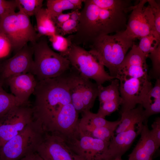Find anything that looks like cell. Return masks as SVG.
<instances>
[{
	"mask_svg": "<svg viewBox=\"0 0 160 160\" xmlns=\"http://www.w3.org/2000/svg\"><path fill=\"white\" fill-rule=\"evenodd\" d=\"M33 94V119L44 130L62 107L71 103L67 72L56 77L37 81Z\"/></svg>",
	"mask_w": 160,
	"mask_h": 160,
	"instance_id": "6da1fadb",
	"label": "cell"
},
{
	"mask_svg": "<svg viewBox=\"0 0 160 160\" xmlns=\"http://www.w3.org/2000/svg\"><path fill=\"white\" fill-rule=\"evenodd\" d=\"M135 40L124 36L121 32L100 36L89 46V51L109 70L116 79L119 69Z\"/></svg>",
	"mask_w": 160,
	"mask_h": 160,
	"instance_id": "7a4b0ae2",
	"label": "cell"
},
{
	"mask_svg": "<svg viewBox=\"0 0 160 160\" xmlns=\"http://www.w3.org/2000/svg\"><path fill=\"white\" fill-rule=\"evenodd\" d=\"M32 73L37 81L59 76L71 69L69 60L49 46L47 39L42 37L33 44Z\"/></svg>",
	"mask_w": 160,
	"mask_h": 160,
	"instance_id": "3957f363",
	"label": "cell"
},
{
	"mask_svg": "<svg viewBox=\"0 0 160 160\" xmlns=\"http://www.w3.org/2000/svg\"><path fill=\"white\" fill-rule=\"evenodd\" d=\"M45 133L34 119L25 128L0 147V160H20L36 151Z\"/></svg>",
	"mask_w": 160,
	"mask_h": 160,
	"instance_id": "277c9868",
	"label": "cell"
},
{
	"mask_svg": "<svg viewBox=\"0 0 160 160\" xmlns=\"http://www.w3.org/2000/svg\"><path fill=\"white\" fill-rule=\"evenodd\" d=\"M71 68L82 76L94 80L98 86L115 79L105 70L104 66L89 51L72 44L65 56Z\"/></svg>",
	"mask_w": 160,
	"mask_h": 160,
	"instance_id": "5b68a950",
	"label": "cell"
},
{
	"mask_svg": "<svg viewBox=\"0 0 160 160\" xmlns=\"http://www.w3.org/2000/svg\"><path fill=\"white\" fill-rule=\"evenodd\" d=\"M147 0H140L133 6L127 23L126 29L121 32L128 38L135 40L148 35H154L160 41V35L156 31L154 17L149 5L145 6Z\"/></svg>",
	"mask_w": 160,
	"mask_h": 160,
	"instance_id": "8992f818",
	"label": "cell"
},
{
	"mask_svg": "<svg viewBox=\"0 0 160 160\" xmlns=\"http://www.w3.org/2000/svg\"><path fill=\"white\" fill-rule=\"evenodd\" d=\"M84 2L77 31L68 37L73 44L78 46L89 44L90 46L101 36L98 24L99 8L91 0H84Z\"/></svg>",
	"mask_w": 160,
	"mask_h": 160,
	"instance_id": "52a82bcc",
	"label": "cell"
},
{
	"mask_svg": "<svg viewBox=\"0 0 160 160\" xmlns=\"http://www.w3.org/2000/svg\"><path fill=\"white\" fill-rule=\"evenodd\" d=\"M34 120L32 106L15 107L0 118V147L23 130Z\"/></svg>",
	"mask_w": 160,
	"mask_h": 160,
	"instance_id": "ba28073f",
	"label": "cell"
},
{
	"mask_svg": "<svg viewBox=\"0 0 160 160\" xmlns=\"http://www.w3.org/2000/svg\"><path fill=\"white\" fill-rule=\"evenodd\" d=\"M79 113L71 103L63 106L44 130L57 134L65 141L78 137Z\"/></svg>",
	"mask_w": 160,
	"mask_h": 160,
	"instance_id": "9c48e42d",
	"label": "cell"
},
{
	"mask_svg": "<svg viewBox=\"0 0 160 160\" xmlns=\"http://www.w3.org/2000/svg\"><path fill=\"white\" fill-rule=\"evenodd\" d=\"M119 91L121 102V113L141 104L144 97L153 87L149 78L120 79Z\"/></svg>",
	"mask_w": 160,
	"mask_h": 160,
	"instance_id": "30bf717a",
	"label": "cell"
},
{
	"mask_svg": "<svg viewBox=\"0 0 160 160\" xmlns=\"http://www.w3.org/2000/svg\"><path fill=\"white\" fill-rule=\"evenodd\" d=\"M36 151L44 160H83L59 135L45 132Z\"/></svg>",
	"mask_w": 160,
	"mask_h": 160,
	"instance_id": "8fae6325",
	"label": "cell"
},
{
	"mask_svg": "<svg viewBox=\"0 0 160 160\" xmlns=\"http://www.w3.org/2000/svg\"><path fill=\"white\" fill-rule=\"evenodd\" d=\"M33 46L25 44L12 57L7 60L0 68V80L4 82L12 76L28 73H32L33 65Z\"/></svg>",
	"mask_w": 160,
	"mask_h": 160,
	"instance_id": "7c38bea8",
	"label": "cell"
},
{
	"mask_svg": "<svg viewBox=\"0 0 160 160\" xmlns=\"http://www.w3.org/2000/svg\"><path fill=\"white\" fill-rule=\"evenodd\" d=\"M66 142L83 160H103L109 143L80 135L78 137Z\"/></svg>",
	"mask_w": 160,
	"mask_h": 160,
	"instance_id": "4fadbf2b",
	"label": "cell"
},
{
	"mask_svg": "<svg viewBox=\"0 0 160 160\" xmlns=\"http://www.w3.org/2000/svg\"><path fill=\"white\" fill-rule=\"evenodd\" d=\"M142 125L137 127L136 125L133 126L113 137L109 142L103 160L121 159L122 156L129 149L137 136L140 134L143 126L137 130L136 128Z\"/></svg>",
	"mask_w": 160,
	"mask_h": 160,
	"instance_id": "5bb4252c",
	"label": "cell"
},
{
	"mask_svg": "<svg viewBox=\"0 0 160 160\" xmlns=\"http://www.w3.org/2000/svg\"><path fill=\"white\" fill-rule=\"evenodd\" d=\"M5 82L9 86L12 94L22 104L28 103L29 97L33 94L37 81L31 73L16 75Z\"/></svg>",
	"mask_w": 160,
	"mask_h": 160,
	"instance_id": "9a60e30c",
	"label": "cell"
},
{
	"mask_svg": "<svg viewBox=\"0 0 160 160\" xmlns=\"http://www.w3.org/2000/svg\"><path fill=\"white\" fill-rule=\"evenodd\" d=\"M147 123L143 124L140 138L128 155V160H152L154 154L158 149L150 133Z\"/></svg>",
	"mask_w": 160,
	"mask_h": 160,
	"instance_id": "2e32d148",
	"label": "cell"
},
{
	"mask_svg": "<svg viewBox=\"0 0 160 160\" xmlns=\"http://www.w3.org/2000/svg\"><path fill=\"white\" fill-rule=\"evenodd\" d=\"M67 84L71 103L79 113L84 111L82 102L85 77L71 68L67 73Z\"/></svg>",
	"mask_w": 160,
	"mask_h": 160,
	"instance_id": "e0dca14e",
	"label": "cell"
},
{
	"mask_svg": "<svg viewBox=\"0 0 160 160\" xmlns=\"http://www.w3.org/2000/svg\"><path fill=\"white\" fill-rule=\"evenodd\" d=\"M0 31L9 41L12 49L16 53L23 47L24 44L17 24L16 12L0 18Z\"/></svg>",
	"mask_w": 160,
	"mask_h": 160,
	"instance_id": "ac0fdd59",
	"label": "cell"
},
{
	"mask_svg": "<svg viewBox=\"0 0 160 160\" xmlns=\"http://www.w3.org/2000/svg\"><path fill=\"white\" fill-rule=\"evenodd\" d=\"M82 116L79 120V130L80 135L87 136L94 128L105 126H118L120 123V120L109 121L100 116L97 113L87 110L82 113Z\"/></svg>",
	"mask_w": 160,
	"mask_h": 160,
	"instance_id": "d6986e66",
	"label": "cell"
},
{
	"mask_svg": "<svg viewBox=\"0 0 160 160\" xmlns=\"http://www.w3.org/2000/svg\"><path fill=\"white\" fill-rule=\"evenodd\" d=\"M120 123L115 132L117 134L125 131L137 124L147 123L144 110L141 104L132 109L121 113Z\"/></svg>",
	"mask_w": 160,
	"mask_h": 160,
	"instance_id": "ffe728a7",
	"label": "cell"
},
{
	"mask_svg": "<svg viewBox=\"0 0 160 160\" xmlns=\"http://www.w3.org/2000/svg\"><path fill=\"white\" fill-rule=\"evenodd\" d=\"M147 119L151 116L160 112V78L156 80L154 87L144 97L141 104Z\"/></svg>",
	"mask_w": 160,
	"mask_h": 160,
	"instance_id": "44dd1931",
	"label": "cell"
},
{
	"mask_svg": "<svg viewBox=\"0 0 160 160\" xmlns=\"http://www.w3.org/2000/svg\"><path fill=\"white\" fill-rule=\"evenodd\" d=\"M35 16L39 39L43 36L49 37L57 34L56 26L47 8H42Z\"/></svg>",
	"mask_w": 160,
	"mask_h": 160,
	"instance_id": "7402d4cb",
	"label": "cell"
},
{
	"mask_svg": "<svg viewBox=\"0 0 160 160\" xmlns=\"http://www.w3.org/2000/svg\"><path fill=\"white\" fill-rule=\"evenodd\" d=\"M17 24L22 41L25 45L28 42L33 44L39 39L29 17L19 11L16 12Z\"/></svg>",
	"mask_w": 160,
	"mask_h": 160,
	"instance_id": "603a6c76",
	"label": "cell"
},
{
	"mask_svg": "<svg viewBox=\"0 0 160 160\" xmlns=\"http://www.w3.org/2000/svg\"><path fill=\"white\" fill-rule=\"evenodd\" d=\"M119 81L114 79L106 87L98 86V95L100 104L106 101L121 100L119 91Z\"/></svg>",
	"mask_w": 160,
	"mask_h": 160,
	"instance_id": "cb8c5ba5",
	"label": "cell"
},
{
	"mask_svg": "<svg viewBox=\"0 0 160 160\" xmlns=\"http://www.w3.org/2000/svg\"><path fill=\"white\" fill-rule=\"evenodd\" d=\"M99 8L106 10L120 11L127 13L132 11L133 6L128 0H91Z\"/></svg>",
	"mask_w": 160,
	"mask_h": 160,
	"instance_id": "d4e9b609",
	"label": "cell"
},
{
	"mask_svg": "<svg viewBox=\"0 0 160 160\" xmlns=\"http://www.w3.org/2000/svg\"><path fill=\"white\" fill-rule=\"evenodd\" d=\"M98 86L85 78L82 97L84 111L90 110L93 107L96 98L98 97Z\"/></svg>",
	"mask_w": 160,
	"mask_h": 160,
	"instance_id": "484cf974",
	"label": "cell"
},
{
	"mask_svg": "<svg viewBox=\"0 0 160 160\" xmlns=\"http://www.w3.org/2000/svg\"><path fill=\"white\" fill-rule=\"evenodd\" d=\"M4 83L0 80V118L14 108L23 105L12 94L4 90Z\"/></svg>",
	"mask_w": 160,
	"mask_h": 160,
	"instance_id": "4316f807",
	"label": "cell"
},
{
	"mask_svg": "<svg viewBox=\"0 0 160 160\" xmlns=\"http://www.w3.org/2000/svg\"><path fill=\"white\" fill-rule=\"evenodd\" d=\"M19 11L30 17L35 15L42 8L43 0H16Z\"/></svg>",
	"mask_w": 160,
	"mask_h": 160,
	"instance_id": "83f0119b",
	"label": "cell"
},
{
	"mask_svg": "<svg viewBox=\"0 0 160 160\" xmlns=\"http://www.w3.org/2000/svg\"><path fill=\"white\" fill-rule=\"evenodd\" d=\"M47 9L51 17L62 13L65 10L76 9L69 0H47Z\"/></svg>",
	"mask_w": 160,
	"mask_h": 160,
	"instance_id": "f1b7e54d",
	"label": "cell"
},
{
	"mask_svg": "<svg viewBox=\"0 0 160 160\" xmlns=\"http://www.w3.org/2000/svg\"><path fill=\"white\" fill-rule=\"evenodd\" d=\"M49 37L53 48L65 57L72 44L69 37L65 38L56 34Z\"/></svg>",
	"mask_w": 160,
	"mask_h": 160,
	"instance_id": "f546056e",
	"label": "cell"
},
{
	"mask_svg": "<svg viewBox=\"0 0 160 160\" xmlns=\"http://www.w3.org/2000/svg\"><path fill=\"white\" fill-rule=\"evenodd\" d=\"M117 127L105 126L95 128L87 136L109 142L112 138L114 136L115 131Z\"/></svg>",
	"mask_w": 160,
	"mask_h": 160,
	"instance_id": "4dcf8cb0",
	"label": "cell"
},
{
	"mask_svg": "<svg viewBox=\"0 0 160 160\" xmlns=\"http://www.w3.org/2000/svg\"><path fill=\"white\" fill-rule=\"evenodd\" d=\"M140 39L138 47L147 58L149 54L160 43V41L152 35L145 36Z\"/></svg>",
	"mask_w": 160,
	"mask_h": 160,
	"instance_id": "1f68e13d",
	"label": "cell"
},
{
	"mask_svg": "<svg viewBox=\"0 0 160 160\" xmlns=\"http://www.w3.org/2000/svg\"><path fill=\"white\" fill-rule=\"evenodd\" d=\"M152 62V68L148 75L149 79H155L160 78V43L157 47L148 55Z\"/></svg>",
	"mask_w": 160,
	"mask_h": 160,
	"instance_id": "d6a6232c",
	"label": "cell"
},
{
	"mask_svg": "<svg viewBox=\"0 0 160 160\" xmlns=\"http://www.w3.org/2000/svg\"><path fill=\"white\" fill-rule=\"evenodd\" d=\"M121 100L106 101L100 104V106L97 114L100 116L105 118L118 109L120 105Z\"/></svg>",
	"mask_w": 160,
	"mask_h": 160,
	"instance_id": "836d02e7",
	"label": "cell"
},
{
	"mask_svg": "<svg viewBox=\"0 0 160 160\" xmlns=\"http://www.w3.org/2000/svg\"><path fill=\"white\" fill-rule=\"evenodd\" d=\"M79 22L70 19L56 28L57 34L64 36L75 33L77 31Z\"/></svg>",
	"mask_w": 160,
	"mask_h": 160,
	"instance_id": "e575fe53",
	"label": "cell"
},
{
	"mask_svg": "<svg viewBox=\"0 0 160 160\" xmlns=\"http://www.w3.org/2000/svg\"><path fill=\"white\" fill-rule=\"evenodd\" d=\"M154 17L156 31L160 35V4L159 1L147 0Z\"/></svg>",
	"mask_w": 160,
	"mask_h": 160,
	"instance_id": "d590c367",
	"label": "cell"
},
{
	"mask_svg": "<svg viewBox=\"0 0 160 160\" xmlns=\"http://www.w3.org/2000/svg\"><path fill=\"white\" fill-rule=\"evenodd\" d=\"M17 8L16 0H0V18L15 12Z\"/></svg>",
	"mask_w": 160,
	"mask_h": 160,
	"instance_id": "8d00e7d4",
	"label": "cell"
},
{
	"mask_svg": "<svg viewBox=\"0 0 160 160\" xmlns=\"http://www.w3.org/2000/svg\"><path fill=\"white\" fill-rule=\"evenodd\" d=\"M12 49V46L9 40L0 31V58L7 56Z\"/></svg>",
	"mask_w": 160,
	"mask_h": 160,
	"instance_id": "74e56055",
	"label": "cell"
},
{
	"mask_svg": "<svg viewBox=\"0 0 160 160\" xmlns=\"http://www.w3.org/2000/svg\"><path fill=\"white\" fill-rule=\"evenodd\" d=\"M152 129L150 133L158 148L160 146V118H156L151 125Z\"/></svg>",
	"mask_w": 160,
	"mask_h": 160,
	"instance_id": "f35d334b",
	"label": "cell"
},
{
	"mask_svg": "<svg viewBox=\"0 0 160 160\" xmlns=\"http://www.w3.org/2000/svg\"><path fill=\"white\" fill-rule=\"evenodd\" d=\"M70 13H63L53 17H51L55 24L56 28L62 24L70 19Z\"/></svg>",
	"mask_w": 160,
	"mask_h": 160,
	"instance_id": "ab89813d",
	"label": "cell"
},
{
	"mask_svg": "<svg viewBox=\"0 0 160 160\" xmlns=\"http://www.w3.org/2000/svg\"><path fill=\"white\" fill-rule=\"evenodd\" d=\"M20 160H44L36 151L31 153L21 159Z\"/></svg>",
	"mask_w": 160,
	"mask_h": 160,
	"instance_id": "60d3db41",
	"label": "cell"
},
{
	"mask_svg": "<svg viewBox=\"0 0 160 160\" xmlns=\"http://www.w3.org/2000/svg\"><path fill=\"white\" fill-rule=\"evenodd\" d=\"M70 19L74 21L79 22L80 19L81 13L79 9L73 10L70 12Z\"/></svg>",
	"mask_w": 160,
	"mask_h": 160,
	"instance_id": "b9f144b4",
	"label": "cell"
},
{
	"mask_svg": "<svg viewBox=\"0 0 160 160\" xmlns=\"http://www.w3.org/2000/svg\"><path fill=\"white\" fill-rule=\"evenodd\" d=\"M76 9L79 10L81 8L82 4L84 0H69Z\"/></svg>",
	"mask_w": 160,
	"mask_h": 160,
	"instance_id": "7bdbcfd3",
	"label": "cell"
},
{
	"mask_svg": "<svg viewBox=\"0 0 160 160\" xmlns=\"http://www.w3.org/2000/svg\"></svg>",
	"mask_w": 160,
	"mask_h": 160,
	"instance_id": "ee69618b",
	"label": "cell"
}]
</instances>
